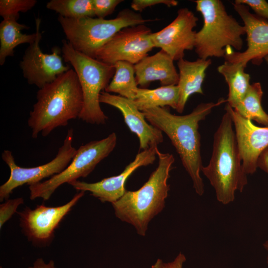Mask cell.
<instances>
[{
	"label": "cell",
	"instance_id": "8",
	"mask_svg": "<svg viewBox=\"0 0 268 268\" xmlns=\"http://www.w3.org/2000/svg\"><path fill=\"white\" fill-rule=\"evenodd\" d=\"M117 139L116 134L112 133L102 139L91 141L81 145L71 161L63 171L45 181L29 186L30 199L42 198L48 200L64 184L86 177L113 151Z\"/></svg>",
	"mask_w": 268,
	"mask_h": 268
},
{
	"label": "cell",
	"instance_id": "35",
	"mask_svg": "<svg viewBox=\"0 0 268 268\" xmlns=\"http://www.w3.org/2000/svg\"><path fill=\"white\" fill-rule=\"evenodd\" d=\"M266 62H267V63L268 64V55L267 56H266L265 59H264Z\"/></svg>",
	"mask_w": 268,
	"mask_h": 268
},
{
	"label": "cell",
	"instance_id": "34",
	"mask_svg": "<svg viewBox=\"0 0 268 268\" xmlns=\"http://www.w3.org/2000/svg\"><path fill=\"white\" fill-rule=\"evenodd\" d=\"M263 246L267 252V262L268 264V239L264 243Z\"/></svg>",
	"mask_w": 268,
	"mask_h": 268
},
{
	"label": "cell",
	"instance_id": "13",
	"mask_svg": "<svg viewBox=\"0 0 268 268\" xmlns=\"http://www.w3.org/2000/svg\"><path fill=\"white\" fill-rule=\"evenodd\" d=\"M233 6L244 23L247 48L237 52L228 47L224 58L225 61L241 63L246 67L250 61L259 66L268 55V20L251 13L247 5L234 1Z\"/></svg>",
	"mask_w": 268,
	"mask_h": 268
},
{
	"label": "cell",
	"instance_id": "7",
	"mask_svg": "<svg viewBox=\"0 0 268 268\" xmlns=\"http://www.w3.org/2000/svg\"><path fill=\"white\" fill-rule=\"evenodd\" d=\"M62 43L63 57L73 67L82 91L83 107L78 119L91 124H105L108 117L100 107L99 97L115 74L114 66L76 51L66 40Z\"/></svg>",
	"mask_w": 268,
	"mask_h": 268
},
{
	"label": "cell",
	"instance_id": "16",
	"mask_svg": "<svg viewBox=\"0 0 268 268\" xmlns=\"http://www.w3.org/2000/svg\"><path fill=\"white\" fill-rule=\"evenodd\" d=\"M225 111L231 115L244 169L247 175L258 168V160L268 147V127H259L236 112L227 103Z\"/></svg>",
	"mask_w": 268,
	"mask_h": 268
},
{
	"label": "cell",
	"instance_id": "1",
	"mask_svg": "<svg viewBox=\"0 0 268 268\" xmlns=\"http://www.w3.org/2000/svg\"><path fill=\"white\" fill-rule=\"evenodd\" d=\"M226 102L223 98L216 103H201L189 114L176 115L167 107H153L143 110L145 119L170 139L179 154L182 163L191 177L196 193L202 196L204 184L200 173L202 167L201 154V135L199 123L204 120L212 110Z\"/></svg>",
	"mask_w": 268,
	"mask_h": 268
},
{
	"label": "cell",
	"instance_id": "4",
	"mask_svg": "<svg viewBox=\"0 0 268 268\" xmlns=\"http://www.w3.org/2000/svg\"><path fill=\"white\" fill-rule=\"evenodd\" d=\"M233 125L231 115L225 111L214 134L209 162L201 169L217 201L225 205L233 202L236 192H242L248 183Z\"/></svg>",
	"mask_w": 268,
	"mask_h": 268
},
{
	"label": "cell",
	"instance_id": "27",
	"mask_svg": "<svg viewBox=\"0 0 268 268\" xmlns=\"http://www.w3.org/2000/svg\"><path fill=\"white\" fill-rule=\"evenodd\" d=\"M24 203L22 197L13 199H7L0 204V228L17 212L18 206Z\"/></svg>",
	"mask_w": 268,
	"mask_h": 268
},
{
	"label": "cell",
	"instance_id": "30",
	"mask_svg": "<svg viewBox=\"0 0 268 268\" xmlns=\"http://www.w3.org/2000/svg\"><path fill=\"white\" fill-rule=\"evenodd\" d=\"M163 4L168 7L176 6L178 1L175 0H133L131 4L132 9L136 11H141L145 8Z\"/></svg>",
	"mask_w": 268,
	"mask_h": 268
},
{
	"label": "cell",
	"instance_id": "3",
	"mask_svg": "<svg viewBox=\"0 0 268 268\" xmlns=\"http://www.w3.org/2000/svg\"><path fill=\"white\" fill-rule=\"evenodd\" d=\"M158 164L147 181L136 191H126L111 203L115 215L124 222L133 226L137 234L145 236L150 221L165 206L170 185L167 181L175 158L172 154L156 149Z\"/></svg>",
	"mask_w": 268,
	"mask_h": 268
},
{
	"label": "cell",
	"instance_id": "5",
	"mask_svg": "<svg viewBox=\"0 0 268 268\" xmlns=\"http://www.w3.org/2000/svg\"><path fill=\"white\" fill-rule=\"evenodd\" d=\"M196 10L203 20L196 34L195 52L199 58L224 57L226 49L233 47L240 52L243 46L242 36L245 28L227 12L220 0H196Z\"/></svg>",
	"mask_w": 268,
	"mask_h": 268
},
{
	"label": "cell",
	"instance_id": "33",
	"mask_svg": "<svg viewBox=\"0 0 268 268\" xmlns=\"http://www.w3.org/2000/svg\"><path fill=\"white\" fill-rule=\"evenodd\" d=\"M28 268H57L55 266L54 261L50 260L48 263L45 262L42 258H37L33 263V265Z\"/></svg>",
	"mask_w": 268,
	"mask_h": 268
},
{
	"label": "cell",
	"instance_id": "21",
	"mask_svg": "<svg viewBox=\"0 0 268 268\" xmlns=\"http://www.w3.org/2000/svg\"><path fill=\"white\" fill-rule=\"evenodd\" d=\"M241 63L228 61L220 65L217 71L224 78L228 86L227 104L234 108L244 98L250 86V75Z\"/></svg>",
	"mask_w": 268,
	"mask_h": 268
},
{
	"label": "cell",
	"instance_id": "17",
	"mask_svg": "<svg viewBox=\"0 0 268 268\" xmlns=\"http://www.w3.org/2000/svg\"><path fill=\"white\" fill-rule=\"evenodd\" d=\"M99 101L100 103L113 106L121 111L130 131L138 137L140 150L157 146L163 142L162 132L147 123L143 113L137 108L133 100L102 91Z\"/></svg>",
	"mask_w": 268,
	"mask_h": 268
},
{
	"label": "cell",
	"instance_id": "11",
	"mask_svg": "<svg viewBox=\"0 0 268 268\" xmlns=\"http://www.w3.org/2000/svg\"><path fill=\"white\" fill-rule=\"evenodd\" d=\"M151 33V29L144 24L124 28L98 51L96 59L112 65L119 61L135 65L155 48Z\"/></svg>",
	"mask_w": 268,
	"mask_h": 268
},
{
	"label": "cell",
	"instance_id": "14",
	"mask_svg": "<svg viewBox=\"0 0 268 268\" xmlns=\"http://www.w3.org/2000/svg\"><path fill=\"white\" fill-rule=\"evenodd\" d=\"M198 18L189 9L180 8L173 21L161 30L152 33L150 37L154 47L159 48L174 61L183 59L185 51L195 49Z\"/></svg>",
	"mask_w": 268,
	"mask_h": 268
},
{
	"label": "cell",
	"instance_id": "31",
	"mask_svg": "<svg viewBox=\"0 0 268 268\" xmlns=\"http://www.w3.org/2000/svg\"><path fill=\"white\" fill-rule=\"evenodd\" d=\"M186 261L185 255L180 253L170 262H165L161 259H158L151 266V268H183Z\"/></svg>",
	"mask_w": 268,
	"mask_h": 268
},
{
	"label": "cell",
	"instance_id": "23",
	"mask_svg": "<svg viewBox=\"0 0 268 268\" xmlns=\"http://www.w3.org/2000/svg\"><path fill=\"white\" fill-rule=\"evenodd\" d=\"M113 66L115 69V74L105 91L117 93L134 100L138 88L134 76V65L127 62L119 61Z\"/></svg>",
	"mask_w": 268,
	"mask_h": 268
},
{
	"label": "cell",
	"instance_id": "6",
	"mask_svg": "<svg viewBox=\"0 0 268 268\" xmlns=\"http://www.w3.org/2000/svg\"><path fill=\"white\" fill-rule=\"evenodd\" d=\"M58 20L72 47L94 59L98 51L121 29L153 21L129 8L121 10L111 19L90 17L72 19L59 15Z\"/></svg>",
	"mask_w": 268,
	"mask_h": 268
},
{
	"label": "cell",
	"instance_id": "22",
	"mask_svg": "<svg viewBox=\"0 0 268 268\" xmlns=\"http://www.w3.org/2000/svg\"><path fill=\"white\" fill-rule=\"evenodd\" d=\"M179 97V90L177 85L161 86L153 89L138 88L133 102L141 111L153 107L166 106L176 110Z\"/></svg>",
	"mask_w": 268,
	"mask_h": 268
},
{
	"label": "cell",
	"instance_id": "15",
	"mask_svg": "<svg viewBox=\"0 0 268 268\" xmlns=\"http://www.w3.org/2000/svg\"><path fill=\"white\" fill-rule=\"evenodd\" d=\"M157 148V146L152 147L138 153L134 159L118 175L105 178L94 183L76 180L68 184L78 191L89 192L91 196L102 202L112 203L124 195L127 191L126 182L134 171L139 167L152 164L154 162Z\"/></svg>",
	"mask_w": 268,
	"mask_h": 268
},
{
	"label": "cell",
	"instance_id": "25",
	"mask_svg": "<svg viewBox=\"0 0 268 268\" xmlns=\"http://www.w3.org/2000/svg\"><path fill=\"white\" fill-rule=\"evenodd\" d=\"M46 7L68 18L95 16L93 0H51Z\"/></svg>",
	"mask_w": 268,
	"mask_h": 268
},
{
	"label": "cell",
	"instance_id": "12",
	"mask_svg": "<svg viewBox=\"0 0 268 268\" xmlns=\"http://www.w3.org/2000/svg\"><path fill=\"white\" fill-rule=\"evenodd\" d=\"M41 19H35L36 41L29 45L25 50L20 67L24 77L31 85H35L39 89L52 82L59 75L68 71L71 68L65 65L60 55L61 50L58 47H54L51 54L42 52L40 47V41L42 34L40 32Z\"/></svg>",
	"mask_w": 268,
	"mask_h": 268
},
{
	"label": "cell",
	"instance_id": "9",
	"mask_svg": "<svg viewBox=\"0 0 268 268\" xmlns=\"http://www.w3.org/2000/svg\"><path fill=\"white\" fill-rule=\"evenodd\" d=\"M73 130H68L63 145L56 157L50 162L36 167L24 168L18 166L11 151L4 150L1 158L10 170L8 180L0 186V201L8 199L13 191L24 184L30 185L41 182L63 171L72 160L77 149L72 146Z\"/></svg>",
	"mask_w": 268,
	"mask_h": 268
},
{
	"label": "cell",
	"instance_id": "29",
	"mask_svg": "<svg viewBox=\"0 0 268 268\" xmlns=\"http://www.w3.org/2000/svg\"><path fill=\"white\" fill-rule=\"evenodd\" d=\"M235 2L247 5L257 16L268 20V2L265 0H236Z\"/></svg>",
	"mask_w": 268,
	"mask_h": 268
},
{
	"label": "cell",
	"instance_id": "20",
	"mask_svg": "<svg viewBox=\"0 0 268 268\" xmlns=\"http://www.w3.org/2000/svg\"><path fill=\"white\" fill-rule=\"evenodd\" d=\"M13 17L3 19L0 24V65L2 66L6 58L14 56V49L21 44L29 45L34 42L37 37L35 33L26 34L21 32L29 27L17 22Z\"/></svg>",
	"mask_w": 268,
	"mask_h": 268
},
{
	"label": "cell",
	"instance_id": "19",
	"mask_svg": "<svg viewBox=\"0 0 268 268\" xmlns=\"http://www.w3.org/2000/svg\"><path fill=\"white\" fill-rule=\"evenodd\" d=\"M211 60L198 58L190 61L184 58L177 62L179 69V80L177 86L179 97L176 110L182 113L189 98L195 93L203 94L202 84L205 72L211 64Z\"/></svg>",
	"mask_w": 268,
	"mask_h": 268
},
{
	"label": "cell",
	"instance_id": "24",
	"mask_svg": "<svg viewBox=\"0 0 268 268\" xmlns=\"http://www.w3.org/2000/svg\"><path fill=\"white\" fill-rule=\"evenodd\" d=\"M263 95L261 83L254 82L250 85L242 100L233 109L243 117L268 127V114L262 106Z\"/></svg>",
	"mask_w": 268,
	"mask_h": 268
},
{
	"label": "cell",
	"instance_id": "32",
	"mask_svg": "<svg viewBox=\"0 0 268 268\" xmlns=\"http://www.w3.org/2000/svg\"><path fill=\"white\" fill-rule=\"evenodd\" d=\"M257 165L258 168L268 173V147L259 156Z\"/></svg>",
	"mask_w": 268,
	"mask_h": 268
},
{
	"label": "cell",
	"instance_id": "2",
	"mask_svg": "<svg viewBox=\"0 0 268 268\" xmlns=\"http://www.w3.org/2000/svg\"><path fill=\"white\" fill-rule=\"evenodd\" d=\"M83 107V97L76 73L70 68L55 80L40 88L36 102L28 119L32 137L44 136L69 121L79 118Z\"/></svg>",
	"mask_w": 268,
	"mask_h": 268
},
{
	"label": "cell",
	"instance_id": "28",
	"mask_svg": "<svg viewBox=\"0 0 268 268\" xmlns=\"http://www.w3.org/2000/svg\"><path fill=\"white\" fill-rule=\"evenodd\" d=\"M122 0H93L94 11L97 18H104L111 14Z\"/></svg>",
	"mask_w": 268,
	"mask_h": 268
},
{
	"label": "cell",
	"instance_id": "10",
	"mask_svg": "<svg viewBox=\"0 0 268 268\" xmlns=\"http://www.w3.org/2000/svg\"><path fill=\"white\" fill-rule=\"evenodd\" d=\"M85 192L79 191L69 201L62 205L48 206L42 204L34 209L26 206L22 211L17 212L22 233L33 246H49L54 239L56 229Z\"/></svg>",
	"mask_w": 268,
	"mask_h": 268
},
{
	"label": "cell",
	"instance_id": "18",
	"mask_svg": "<svg viewBox=\"0 0 268 268\" xmlns=\"http://www.w3.org/2000/svg\"><path fill=\"white\" fill-rule=\"evenodd\" d=\"M174 61L168 54L161 50L134 65L137 85L145 88L151 82L156 80H159L162 86L177 85L179 73Z\"/></svg>",
	"mask_w": 268,
	"mask_h": 268
},
{
	"label": "cell",
	"instance_id": "26",
	"mask_svg": "<svg viewBox=\"0 0 268 268\" xmlns=\"http://www.w3.org/2000/svg\"><path fill=\"white\" fill-rule=\"evenodd\" d=\"M37 2L36 0H0V15L3 19L13 17L18 20L20 12L28 11Z\"/></svg>",
	"mask_w": 268,
	"mask_h": 268
}]
</instances>
